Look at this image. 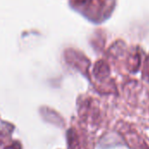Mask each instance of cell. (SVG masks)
Masks as SVG:
<instances>
[{
	"label": "cell",
	"instance_id": "1",
	"mask_svg": "<svg viewBox=\"0 0 149 149\" xmlns=\"http://www.w3.org/2000/svg\"><path fill=\"white\" fill-rule=\"evenodd\" d=\"M42 113H43V115L45 120H49L50 122H52L57 126H60L59 123L62 122V120L54 111H52L51 109H43Z\"/></svg>",
	"mask_w": 149,
	"mask_h": 149
},
{
	"label": "cell",
	"instance_id": "2",
	"mask_svg": "<svg viewBox=\"0 0 149 149\" xmlns=\"http://www.w3.org/2000/svg\"><path fill=\"white\" fill-rule=\"evenodd\" d=\"M67 140H68V146L69 149H78L79 141L77 135L73 130H69L67 133Z\"/></svg>",
	"mask_w": 149,
	"mask_h": 149
}]
</instances>
